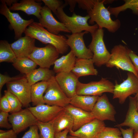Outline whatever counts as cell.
Wrapping results in <instances>:
<instances>
[{
  "instance_id": "1",
  "label": "cell",
  "mask_w": 138,
  "mask_h": 138,
  "mask_svg": "<svg viewBox=\"0 0 138 138\" xmlns=\"http://www.w3.org/2000/svg\"><path fill=\"white\" fill-rule=\"evenodd\" d=\"M24 33L39 40L44 44L54 46L60 54H63L68 51L67 38L63 35H56L49 32L39 22H33L25 29Z\"/></svg>"
},
{
  "instance_id": "2",
  "label": "cell",
  "mask_w": 138,
  "mask_h": 138,
  "mask_svg": "<svg viewBox=\"0 0 138 138\" xmlns=\"http://www.w3.org/2000/svg\"><path fill=\"white\" fill-rule=\"evenodd\" d=\"M105 0H95L93 7L87 12L90 17L89 22L93 25L95 22L98 27L105 28L109 32L114 33L120 28L121 22L118 19H111L110 13L104 5Z\"/></svg>"
},
{
  "instance_id": "3",
  "label": "cell",
  "mask_w": 138,
  "mask_h": 138,
  "mask_svg": "<svg viewBox=\"0 0 138 138\" xmlns=\"http://www.w3.org/2000/svg\"><path fill=\"white\" fill-rule=\"evenodd\" d=\"M67 5L65 3L58 8L55 15L60 22L65 26L71 32L75 33L85 31L92 34L98 29V26L96 24L93 26L89 25L87 21L90 17L88 15L84 17L77 15L75 13L72 16L66 15L63 9Z\"/></svg>"
},
{
  "instance_id": "4",
  "label": "cell",
  "mask_w": 138,
  "mask_h": 138,
  "mask_svg": "<svg viewBox=\"0 0 138 138\" xmlns=\"http://www.w3.org/2000/svg\"><path fill=\"white\" fill-rule=\"evenodd\" d=\"M91 35V41L88 47L93 54L92 61L98 67L106 65L110 58L111 54L107 49L103 41V28L98 27Z\"/></svg>"
},
{
  "instance_id": "5",
  "label": "cell",
  "mask_w": 138,
  "mask_h": 138,
  "mask_svg": "<svg viewBox=\"0 0 138 138\" xmlns=\"http://www.w3.org/2000/svg\"><path fill=\"white\" fill-rule=\"evenodd\" d=\"M110 58L106 66L108 67H116L133 73L138 77L137 71L129 56L128 48L121 44L113 47L111 51Z\"/></svg>"
},
{
  "instance_id": "6",
  "label": "cell",
  "mask_w": 138,
  "mask_h": 138,
  "mask_svg": "<svg viewBox=\"0 0 138 138\" xmlns=\"http://www.w3.org/2000/svg\"><path fill=\"white\" fill-rule=\"evenodd\" d=\"M114 85L106 78H102L97 81H92L87 83L78 82L76 91L79 95L100 96L105 92L113 94Z\"/></svg>"
},
{
  "instance_id": "7",
  "label": "cell",
  "mask_w": 138,
  "mask_h": 138,
  "mask_svg": "<svg viewBox=\"0 0 138 138\" xmlns=\"http://www.w3.org/2000/svg\"><path fill=\"white\" fill-rule=\"evenodd\" d=\"M55 76L48 81V85L43 96L44 102L49 105L64 108L70 104L71 99L68 98L62 89Z\"/></svg>"
},
{
  "instance_id": "8",
  "label": "cell",
  "mask_w": 138,
  "mask_h": 138,
  "mask_svg": "<svg viewBox=\"0 0 138 138\" xmlns=\"http://www.w3.org/2000/svg\"><path fill=\"white\" fill-rule=\"evenodd\" d=\"M59 54L54 46L49 44L43 47H35L29 57L40 67L49 68L54 64Z\"/></svg>"
},
{
  "instance_id": "9",
  "label": "cell",
  "mask_w": 138,
  "mask_h": 138,
  "mask_svg": "<svg viewBox=\"0 0 138 138\" xmlns=\"http://www.w3.org/2000/svg\"><path fill=\"white\" fill-rule=\"evenodd\" d=\"M127 77L119 84L116 81L113 92V99H118L119 103L123 104L127 98L138 92V77L132 73L128 72Z\"/></svg>"
},
{
  "instance_id": "10",
  "label": "cell",
  "mask_w": 138,
  "mask_h": 138,
  "mask_svg": "<svg viewBox=\"0 0 138 138\" xmlns=\"http://www.w3.org/2000/svg\"><path fill=\"white\" fill-rule=\"evenodd\" d=\"M0 14L7 18L10 24L11 28L14 30L15 39L21 38L22 34L28 26L34 22L33 19L26 20L22 18L18 13H13L7 7L4 0H1Z\"/></svg>"
},
{
  "instance_id": "11",
  "label": "cell",
  "mask_w": 138,
  "mask_h": 138,
  "mask_svg": "<svg viewBox=\"0 0 138 138\" xmlns=\"http://www.w3.org/2000/svg\"><path fill=\"white\" fill-rule=\"evenodd\" d=\"M7 90L16 96L24 107H27L31 102V86L26 77L6 84Z\"/></svg>"
},
{
  "instance_id": "12",
  "label": "cell",
  "mask_w": 138,
  "mask_h": 138,
  "mask_svg": "<svg viewBox=\"0 0 138 138\" xmlns=\"http://www.w3.org/2000/svg\"><path fill=\"white\" fill-rule=\"evenodd\" d=\"M8 120L13 129L17 134L29 127L37 125L38 121L28 108L11 113Z\"/></svg>"
},
{
  "instance_id": "13",
  "label": "cell",
  "mask_w": 138,
  "mask_h": 138,
  "mask_svg": "<svg viewBox=\"0 0 138 138\" xmlns=\"http://www.w3.org/2000/svg\"><path fill=\"white\" fill-rule=\"evenodd\" d=\"M87 31L80 33L65 34L67 38L66 43L77 58L92 59L93 54L85 45L83 36L88 33Z\"/></svg>"
},
{
  "instance_id": "14",
  "label": "cell",
  "mask_w": 138,
  "mask_h": 138,
  "mask_svg": "<svg viewBox=\"0 0 138 138\" xmlns=\"http://www.w3.org/2000/svg\"><path fill=\"white\" fill-rule=\"evenodd\" d=\"M91 112L94 118L99 120L116 121V110L106 94L99 97Z\"/></svg>"
},
{
  "instance_id": "15",
  "label": "cell",
  "mask_w": 138,
  "mask_h": 138,
  "mask_svg": "<svg viewBox=\"0 0 138 138\" xmlns=\"http://www.w3.org/2000/svg\"><path fill=\"white\" fill-rule=\"evenodd\" d=\"M39 23L49 32L58 35L61 32L70 33L65 26L53 17L51 10L47 6H43L41 10Z\"/></svg>"
},
{
  "instance_id": "16",
  "label": "cell",
  "mask_w": 138,
  "mask_h": 138,
  "mask_svg": "<svg viewBox=\"0 0 138 138\" xmlns=\"http://www.w3.org/2000/svg\"><path fill=\"white\" fill-rule=\"evenodd\" d=\"M55 77L57 83L68 98L71 99L76 94L79 78L72 72L58 73Z\"/></svg>"
},
{
  "instance_id": "17",
  "label": "cell",
  "mask_w": 138,
  "mask_h": 138,
  "mask_svg": "<svg viewBox=\"0 0 138 138\" xmlns=\"http://www.w3.org/2000/svg\"><path fill=\"white\" fill-rule=\"evenodd\" d=\"M106 126L103 121L95 118L75 131L69 132L70 135L79 138H97L101 131Z\"/></svg>"
},
{
  "instance_id": "18",
  "label": "cell",
  "mask_w": 138,
  "mask_h": 138,
  "mask_svg": "<svg viewBox=\"0 0 138 138\" xmlns=\"http://www.w3.org/2000/svg\"><path fill=\"white\" fill-rule=\"evenodd\" d=\"M38 120L43 122H49L64 108L45 104L27 108Z\"/></svg>"
},
{
  "instance_id": "19",
  "label": "cell",
  "mask_w": 138,
  "mask_h": 138,
  "mask_svg": "<svg viewBox=\"0 0 138 138\" xmlns=\"http://www.w3.org/2000/svg\"><path fill=\"white\" fill-rule=\"evenodd\" d=\"M35 39L31 37L25 36L10 44L17 57H29L36 47Z\"/></svg>"
},
{
  "instance_id": "20",
  "label": "cell",
  "mask_w": 138,
  "mask_h": 138,
  "mask_svg": "<svg viewBox=\"0 0 138 138\" xmlns=\"http://www.w3.org/2000/svg\"><path fill=\"white\" fill-rule=\"evenodd\" d=\"M72 116L73 120L72 130L76 131L85 124L95 119L91 112L84 111L70 104L64 108Z\"/></svg>"
},
{
  "instance_id": "21",
  "label": "cell",
  "mask_w": 138,
  "mask_h": 138,
  "mask_svg": "<svg viewBox=\"0 0 138 138\" xmlns=\"http://www.w3.org/2000/svg\"><path fill=\"white\" fill-rule=\"evenodd\" d=\"M49 122L53 127L55 133L66 129L69 131L72 130L73 119L70 114L64 108Z\"/></svg>"
},
{
  "instance_id": "22",
  "label": "cell",
  "mask_w": 138,
  "mask_h": 138,
  "mask_svg": "<svg viewBox=\"0 0 138 138\" xmlns=\"http://www.w3.org/2000/svg\"><path fill=\"white\" fill-rule=\"evenodd\" d=\"M42 3L34 0H22L19 3L12 5L9 8L11 10H21L28 15H33L39 19L41 17V10L42 7Z\"/></svg>"
},
{
  "instance_id": "23",
  "label": "cell",
  "mask_w": 138,
  "mask_h": 138,
  "mask_svg": "<svg viewBox=\"0 0 138 138\" xmlns=\"http://www.w3.org/2000/svg\"><path fill=\"white\" fill-rule=\"evenodd\" d=\"M72 72L78 78L92 75H96L98 72L94 66L92 59L76 58L75 64Z\"/></svg>"
},
{
  "instance_id": "24",
  "label": "cell",
  "mask_w": 138,
  "mask_h": 138,
  "mask_svg": "<svg viewBox=\"0 0 138 138\" xmlns=\"http://www.w3.org/2000/svg\"><path fill=\"white\" fill-rule=\"evenodd\" d=\"M129 102L128 110L124 121L116 126L119 128L126 126L133 129L134 132H138V112L136 108V101L135 96L129 97Z\"/></svg>"
},
{
  "instance_id": "25",
  "label": "cell",
  "mask_w": 138,
  "mask_h": 138,
  "mask_svg": "<svg viewBox=\"0 0 138 138\" xmlns=\"http://www.w3.org/2000/svg\"><path fill=\"white\" fill-rule=\"evenodd\" d=\"M76 59L72 51L67 54L57 59L55 62L53 70L55 73L71 72L74 68Z\"/></svg>"
},
{
  "instance_id": "26",
  "label": "cell",
  "mask_w": 138,
  "mask_h": 138,
  "mask_svg": "<svg viewBox=\"0 0 138 138\" xmlns=\"http://www.w3.org/2000/svg\"><path fill=\"white\" fill-rule=\"evenodd\" d=\"M99 96L76 94L71 98L70 104L84 111L91 112Z\"/></svg>"
},
{
  "instance_id": "27",
  "label": "cell",
  "mask_w": 138,
  "mask_h": 138,
  "mask_svg": "<svg viewBox=\"0 0 138 138\" xmlns=\"http://www.w3.org/2000/svg\"><path fill=\"white\" fill-rule=\"evenodd\" d=\"M55 72L49 68L40 67L35 69L26 75V77L31 86L40 81H48L55 76Z\"/></svg>"
},
{
  "instance_id": "28",
  "label": "cell",
  "mask_w": 138,
  "mask_h": 138,
  "mask_svg": "<svg viewBox=\"0 0 138 138\" xmlns=\"http://www.w3.org/2000/svg\"><path fill=\"white\" fill-rule=\"evenodd\" d=\"M48 81H43L31 86V102L34 106L45 104L43 94L48 86Z\"/></svg>"
},
{
  "instance_id": "29",
  "label": "cell",
  "mask_w": 138,
  "mask_h": 138,
  "mask_svg": "<svg viewBox=\"0 0 138 138\" xmlns=\"http://www.w3.org/2000/svg\"><path fill=\"white\" fill-rule=\"evenodd\" d=\"M12 65L20 73L26 75L35 69L37 65L29 57H17Z\"/></svg>"
},
{
  "instance_id": "30",
  "label": "cell",
  "mask_w": 138,
  "mask_h": 138,
  "mask_svg": "<svg viewBox=\"0 0 138 138\" xmlns=\"http://www.w3.org/2000/svg\"><path fill=\"white\" fill-rule=\"evenodd\" d=\"M17 57L8 42L5 40L0 41V62L13 63Z\"/></svg>"
},
{
  "instance_id": "31",
  "label": "cell",
  "mask_w": 138,
  "mask_h": 138,
  "mask_svg": "<svg viewBox=\"0 0 138 138\" xmlns=\"http://www.w3.org/2000/svg\"><path fill=\"white\" fill-rule=\"evenodd\" d=\"M123 5L116 7H108L107 9L111 15L117 17L119 13L129 8L131 9L133 13L138 16V0H125Z\"/></svg>"
},
{
  "instance_id": "32",
  "label": "cell",
  "mask_w": 138,
  "mask_h": 138,
  "mask_svg": "<svg viewBox=\"0 0 138 138\" xmlns=\"http://www.w3.org/2000/svg\"><path fill=\"white\" fill-rule=\"evenodd\" d=\"M37 125L39 130L41 138H54L55 132L49 122H43L38 121Z\"/></svg>"
},
{
  "instance_id": "33",
  "label": "cell",
  "mask_w": 138,
  "mask_h": 138,
  "mask_svg": "<svg viewBox=\"0 0 138 138\" xmlns=\"http://www.w3.org/2000/svg\"><path fill=\"white\" fill-rule=\"evenodd\" d=\"M120 129L105 126L99 134L97 138H123Z\"/></svg>"
},
{
  "instance_id": "34",
  "label": "cell",
  "mask_w": 138,
  "mask_h": 138,
  "mask_svg": "<svg viewBox=\"0 0 138 138\" xmlns=\"http://www.w3.org/2000/svg\"><path fill=\"white\" fill-rule=\"evenodd\" d=\"M4 93L11 107V113L18 111L22 109V105L16 96L7 90H4Z\"/></svg>"
},
{
  "instance_id": "35",
  "label": "cell",
  "mask_w": 138,
  "mask_h": 138,
  "mask_svg": "<svg viewBox=\"0 0 138 138\" xmlns=\"http://www.w3.org/2000/svg\"><path fill=\"white\" fill-rule=\"evenodd\" d=\"M45 6L49 7L55 15L57 9L64 4L63 2L59 0H42Z\"/></svg>"
},
{
  "instance_id": "36",
  "label": "cell",
  "mask_w": 138,
  "mask_h": 138,
  "mask_svg": "<svg viewBox=\"0 0 138 138\" xmlns=\"http://www.w3.org/2000/svg\"><path fill=\"white\" fill-rule=\"evenodd\" d=\"M38 129L37 125L31 126L21 138H41L38 133Z\"/></svg>"
},
{
  "instance_id": "37",
  "label": "cell",
  "mask_w": 138,
  "mask_h": 138,
  "mask_svg": "<svg viewBox=\"0 0 138 138\" xmlns=\"http://www.w3.org/2000/svg\"><path fill=\"white\" fill-rule=\"evenodd\" d=\"M8 113L0 111V127L8 129L12 128V124L9 122Z\"/></svg>"
},
{
  "instance_id": "38",
  "label": "cell",
  "mask_w": 138,
  "mask_h": 138,
  "mask_svg": "<svg viewBox=\"0 0 138 138\" xmlns=\"http://www.w3.org/2000/svg\"><path fill=\"white\" fill-rule=\"evenodd\" d=\"M79 7L88 12L93 7L95 0H77Z\"/></svg>"
},
{
  "instance_id": "39",
  "label": "cell",
  "mask_w": 138,
  "mask_h": 138,
  "mask_svg": "<svg viewBox=\"0 0 138 138\" xmlns=\"http://www.w3.org/2000/svg\"><path fill=\"white\" fill-rule=\"evenodd\" d=\"M0 111L6 112H11V107L6 97L4 95L0 98Z\"/></svg>"
},
{
  "instance_id": "40",
  "label": "cell",
  "mask_w": 138,
  "mask_h": 138,
  "mask_svg": "<svg viewBox=\"0 0 138 138\" xmlns=\"http://www.w3.org/2000/svg\"><path fill=\"white\" fill-rule=\"evenodd\" d=\"M21 77L15 76L10 77L6 75L0 74V96H1V90L2 89L5 84L7 83L17 79Z\"/></svg>"
},
{
  "instance_id": "41",
  "label": "cell",
  "mask_w": 138,
  "mask_h": 138,
  "mask_svg": "<svg viewBox=\"0 0 138 138\" xmlns=\"http://www.w3.org/2000/svg\"><path fill=\"white\" fill-rule=\"evenodd\" d=\"M17 134L13 129L7 131L0 130V138H17Z\"/></svg>"
},
{
  "instance_id": "42",
  "label": "cell",
  "mask_w": 138,
  "mask_h": 138,
  "mask_svg": "<svg viewBox=\"0 0 138 138\" xmlns=\"http://www.w3.org/2000/svg\"><path fill=\"white\" fill-rule=\"evenodd\" d=\"M128 51L131 60L138 74V55L134 52L128 48Z\"/></svg>"
},
{
  "instance_id": "43",
  "label": "cell",
  "mask_w": 138,
  "mask_h": 138,
  "mask_svg": "<svg viewBox=\"0 0 138 138\" xmlns=\"http://www.w3.org/2000/svg\"><path fill=\"white\" fill-rule=\"evenodd\" d=\"M119 129L122 135L123 138H133L134 130L133 129L129 128L125 129L120 127Z\"/></svg>"
},
{
  "instance_id": "44",
  "label": "cell",
  "mask_w": 138,
  "mask_h": 138,
  "mask_svg": "<svg viewBox=\"0 0 138 138\" xmlns=\"http://www.w3.org/2000/svg\"><path fill=\"white\" fill-rule=\"evenodd\" d=\"M69 132L68 130L66 129L61 132L55 133L54 138H66Z\"/></svg>"
},
{
  "instance_id": "45",
  "label": "cell",
  "mask_w": 138,
  "mask_h": 138,
  "mask_svg": "<svg viewBox=\"0 0 138 138\" xmlns=\"http://www.w3.org/2000/svg\"><path fill=\"white\" fill-rule=\"evenodd\" d=\"M65 3L67 5L69 4L70 6L69 10L71 12H72L73 11L76 4L77 3L76 1L75 0H65Z\"/></svg>"
},
{
  "instance_id": "46",
  "label": "cell",
  "mask_w": 138,
  "mask_h": 138,
  "mask_svg": "<svg viewBox=\"0 0 138 138\" xmlns=\"http://www.w3.org/2000/svg\"><path fill=\"white\" fill-rule=\"evenodd\" d=\"M7 6L9 7L12 6V5L14 3H17L18 0H4Z\"/></svg>"
},
{
  "instance_id": "47",
  "label": "cell",
  "mask_w": 138,
  "mask_h": 138,
  "mask_svg": "<svg viewBox=\"0 0 138 138\" xmlns=\"http://www.w3.org/2000/svg\"><path fill=\"white\" fill-rule=\"evenodd\" d=\"M135 97L136 98V108L137 111L138 112V92L136 94Z\"/></svg>"
},
{
  "instance_id": "48",
  "label": "cell",
  "mask_w": 138,
  "mask_h": 138,
  "mask_svg": "<svg viewBox=\"0 0 138 138\" xmlns=\"http://www.w3.org/2000/svg\"><path fill=\"white\" fill-rule=\"evenodd\" d=\"M133 138H138V132L134 133Z\"/></svg>"
},
{
  "instance_id": "49",
  "label": "cell",
  "mask_w": 138,
  "mask_h": 138,
  "mask_svg": "<svg viewBox=\"0 0 138 138\" xmlns=\"http://www.w3.org/2000/svg\"><path fill=\"white\" fill-rule=\"evenodd\" d=\"M66 138H79L78 137H77L72 136L71 135H67V137H66Z\"/></svg>"
}]
</instances>
